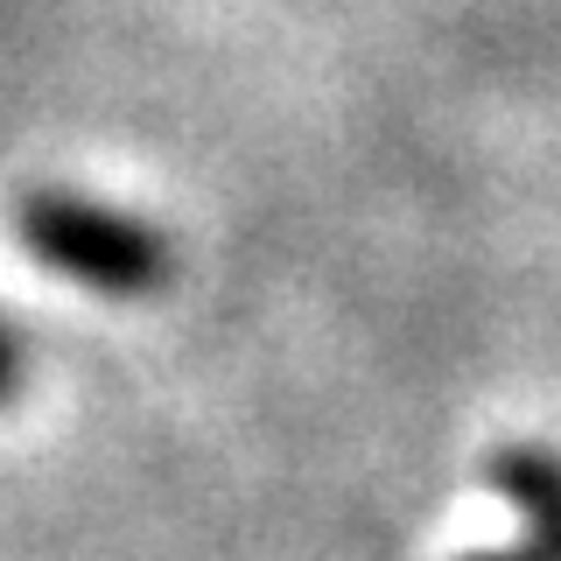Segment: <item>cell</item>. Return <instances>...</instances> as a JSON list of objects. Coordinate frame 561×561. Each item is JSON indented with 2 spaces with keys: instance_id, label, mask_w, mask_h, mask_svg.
Listing matches in <instances>:
<instances>
[{
  "instance_id": "obj_1",
  "label": "cell",
  "mask_w": 561,
  "mask_h": 561,
  "mask_svg": "<svg viewBox=\"0 0 561 561\" xmlns=\"http://www.w3.org/2000/svg\"><path fill=\"white\" fill-rule=\"evenodd\" d=\"M14 232L49 274H70L78 288L113 295V302H140L154 295L175 267L169 239L134 210H113L99 197H70V190H35L14 210Z\"/></svg>"
},
{
  "instance_id": "obj_2",
  "label": "cell",
  "mask_w": 561,
  "mask_h": 561,
  "mask_svg": "<svg viewBox=\"0 0 561 561\" xmlns=\"http://www.w3.org/2000/svg\"><path fill=\"white\" fill-rule=\"evenodd\" d=\"M484 478L519 505L526 548L519 554H470V561H561V456L540 443H505V449H491Z\"/></svg>"
},
{
  "instance_id": "obj_3",
  "label": "cell",
  "mask_w": 561,
  "mask_h": 561,
  "mask_svg": "<svg viewBox=\"0 0 561 561\" xmlns=\"http://www.w3.org/2000/svg\"><path fill=\"white\" fill-rule=\"evenodd\" d=\"M14 386H22V344H14V330L0 323V408L14 400Z\"/></svg>"
}]
</instances>
